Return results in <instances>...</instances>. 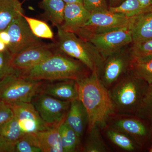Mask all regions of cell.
<instances>
[{"instance_id": "cell-18", "label": "cell", "mask_w": 152, "mask_h": 152, "mask_svg": "<svg viewBox=\"0 0 152 152\" xmlns=\"http://www.w3.org/2000/svg\"><path fill=\"white\" fill-rule=\"evenodd\" d=\"M59 127L34 133L42 152H63Z\"/></svg>"}, {"instance_id": "cell-39", "label": "cell", "mask_w": 152, "mask_h": 152, "mask_svg": "<svg viewBox=\"0 0 152 152\" xmlns=\"http://www.w3.org/2000/svg\"><path fill=\"white\" fill-rule=\"evenodd\" d=\"M150 152H152V145L151 147V149H150Z\"/></svg>"}, {"instance_id": "cell-38", "label": "cell", "mask_w": 152, "mask_h": 152, "mask_svg": "<svg viewBox=\"0 0 152 152\" xmlns=\"http://www.w3.org/2000/svg\"><path fill=\"white\" fill-rule=\"evenodd\" d=\"M7 49V46L3 42L0 40V52H3Z\"/></svg>"}, {"instance_id": "cell-16", "label": "cell", "mask_w": 152, "mask_h": 152, "mask_svg": "<svg viewBox=\"0 0 152 152\" xmlns=\"http://www.w3.org/2000/svg\"><path fill=\"white\" fill-rule=\"evenodd\" d=\"M88 116L81 102L76 99L71 102L65 122L80 137H81L88 127Z\"/></svg>"}, {"instance_id": "cell-15", "label": "cell", "mask_w": 152, "mask_h": 152, "mask_svg": "<svg viewBox=\"0 0 152 152\" xmlns=\"http://www.w3.org/2000/svg\"><path fill=\"white\" fill-rule=\"evenodd\" d=\"M40 93L63 101L71 102L79 99L77 83L74 80H63L48 84L45 83Z\"/></svg>"}, {"instance_id": "cell-9", "label": "cell", "mask_w": 152, "mask_h": 152, "mask_svg": "<svg viewBox=\"0 0 152 152\" xmlns=\"http://www.w3.org/2000/svg\"><path fill=\"white\" fill-rule=\"evenodd\" d=\"M83 39L93 44L104 60L133 43L130 26L107 32L90 35Z\"/></svg>"}, {"instance_id": "cell-21", "label": "cell", "mask_w": 152, "mask_h": 152, "mask_svg": "<svg viewBox=\"0 0 152 152\" xmlns=\"http://www.w3.org/2000/svg\"><path fill=\"white\" fill-rule=\"evenodd\" d=\"M65 6L63 0H43L41 3L45 16L56 27L63 24Z\"/></svg>"}, {"instance_id": "cell-3", "label": "cell", "mask_w": 152, "mask_h": 152, "mask_svg": "<svg viewBox=\"0 0 152 152\" xmlns=\"http://www.w3.org/2000/svg\"><path fill=\"white\" fill-rule=\"evenodd\" d=\"M56 45L59 51L78 60L91 72L99 77L104 62V58L93 44L80 37L74 33L66 31L57 27Z\"/></svg>"}, {"instance_id": "cell-32", "label": "cell", "mask_w": 152, "mask_h": 152, "mask_svg": "<svg viewBox=\"0 0 152 152\" xmlns=\"http://www.w3.org/2000/svg\"><path fill=\"white\" fill-rule=\"evenodd\" d=\"M83 5L91 13L108 11L106 0H83Z\"/></svg>"}, {"instance_id": "cell-11", "label": "cell", "mask_w": 152, "mask_h": 152, "mask_svg": "<svg viewBox=\"0 0 152 152\" xmlns=\"http://www.w3.org/2000/svg\"><path fill=\"white\" fill-rule=\"evenodd\" d=\"M57 51L55 43H43L12 56L11 66L15 70H26L42 62Z\"/></svg>"}, {"instance_id": "cell-22", "label": "cell", "mask_w": 152, "mask_h": 152, "mask_svg": "<svg viewBox=\"0 0 152 152\" xmlns=\"http://www.w3.org/2000/svg\"><path fill=\"white\" fill-rule=\"evenodd\" d=\"M63 152L77 151L80 146V137L65 122L59 127Z\"/></svg>"}, {"instance_id": "cell-31", "label": "cell", "mask_w": 152, "mask_h": 152, "mask_svg": "<svg viewBox=\"0 0 152 152\" xmlns=\"http://www.w3.org/2000/svg\"><path fill=\"white\" fill-rule=\"evenodd\" d=\"M12 55L7 49L0 52V80L14 70L11 64Z\"/></svg>"}, {"instance_id": "cell-25", "label": "cell", "mask_w": 152, "mask_h": 152, "mask_svg": "<svg viewBox=\"0 0 152 152\" xmlns=\"http://www.w3.org/2000/svg\"><path fill=\"white\" fill-rule=\"evenodd\" d=\"M152 8V7H144L138 0H126L116 7H109L108 10L112 12L122 14L128 18H132Z\"/></svg>"}, {"instance_id": "cell-14", "label": "cell", "mask_w": 152, "mask_h": 152, "mask_svg": "<svg viewBox=\"0 0 152 152\" xmlns=\"http://www.w3.org/2000/svg\"><path fill=\"white\" fill-rule=\"evenodd\" d=\"M110 127L130 136L141 145L148 138L149 130L141 119L134 118H123L114 121Z\"/></svg>"}, {"instance_id": "cell-13", "label": "cell", "mask_w": 152, "mask_h": 152, "mask_svg": "<svg viewBox=\"0 0 152 152\" xmlns=\"http://www.w3.org/2000/svg\"><path fill=\"white\" fill-rule=\"evenodd\" d=\"M91 14L83 4H66L64 22L60 27L66 31L75 33L86 23Z\"/></svg>"}, {"instance_id": "cell-28", "label": "cell", "mask_w": 152, "mask_h": 152, "mask_svg": "<svg viewBox=\"0 0 152 152\" xmlns=\"http://www.w3.org/2000/svg\"><path fill=\"white\" fill-rule=\"evenodd\" d=\"M136 115L152 124V83L148 85Z\"/></svg>"}, {"instance_id": "cell-1", "label": "cell", "mask_w": 152, "mask_h": 152, "mask_svg": "<svg viewBox=\"0 0 152 152\" xmlns=\"http://www.w3.org/2000/svg\"><path fill=\"white\" fill-rule=\"evenodd\" d=\"M77 82L79 99L88 114V132L95 127L100 129L104 128L115 113L108 90L101 83L96 73L91 72Z\"/></svg>"}, {"instance_id": "cell-6", "label": "cell", "mask_w": 152, "mask_h": 152, "mask_svg": "<svg viewBox=\"0 0 152 152\" xmlns=\"http://www.w3.org/2000/svg\"><path fill=\"white\" fill-rule=\"evenodd\" d=\"M135 17L128 18L122 14L112 12L109 10L91 13L86 23L75 34L83 39L90 35L128 27L130 26Z\"/></svg>"}, {"instance_id": "cell-10", "label": "cell", "mask_w": 152, "mask_h": 152, "mask_svg": "<svg viewBox=\"0 0 152 152\" xmlns=\"http://www.w3.org/2000/svg\"><path fill=\"white\" fill-rule=\"evenodd\" d=\"M23 15L15 19L6 30L10 37L7 49L12 56L43 43L33 34Z\"/></svg>"}, {"instance_id": "cell-7", "label": "cell", "mask_w": 152, "mask_h": 152, "mask_svg": "<svg viewBox=\"0 0 152 152\" xmlns=\"http://www.w3.org/2000/svg\"><path fill=\"white\" fill-rule=\"evenodd\" d=\"M31 103L50 128L58 127L65 121L71 104L42 93L36 95Z\"/></svg>"}, {"instance_id": "cell-23", "label": "cell", "mask_w": 152, "mask_h": 152, "mask_svg": "<svg viewBox=\"0 0 152 152\" xmlns=\"http://www.w3.org/2000/svg\"><path fill=\"white\" fill-rule=\"evenodd\" d=\"M106 135L114 145L122 149L129 152L138 150L140 145L130 136L109 127L106 131Z\"/></svg>"}, {"instance_id": "cell-30", "label": "cell", "mask_w": 152, "mask_h": 152, "mask_svg": "<svg viewBox=\"0 0 152 152\" xmlns=\"http://www.w3.org/2000/svg\"><path fill=\"white\" fill-rule=\"evenodd\" d=\"M130 51L133 59L152 56V39L131 44Z\"/></svg>"}, {"instance_id": "cell-26", "label": "cell", "mask_w": 152, "mask_h": 152, "mask_svg": "<svg viewBox=\"0 0 152 152\" xmlns=\"http://www.w3.org/2000/svg\"><path fill=\"white\" fill-rule=\"evenodd\" d=\"M100 129L93 128L89 131V136L82 151L86 152H106L108 148L101 135Z\"/></svg>"}, {"instance_id": "cell-5", "label": "cell", "mask_w": 152, "mask_h": 152, "mask_svg": "<svg viewBox=\"0 0 152 152\" xmlns=\"http://www.w3.org/2000/svg\"><path fill=\"white\" fill-rule=\"evenodd\" d=\"M45 82L23 77L14 69L0 80V99L13 104L31 102Z\"/></svg>"}, {"instance_id": "cell-24", "label": "cell", "mask_w": 152, "mask_h": 152, "mask_svg": "<svg viewBox=\"0 0 152 152\" xmlns=\"http://www.w3.org/2000/svg\"><path fill=\"white\" fill-rule=\"evenodd\" d=\"M130 72L149 85L152 83V56L133 59Z\"/></svg>"}, {"instance_id": "cell-29", "label": "cell", "mask_w": 152, "mask_h": 152, "mask_svg": "<svg viewBox=\"0 0 152 152\" xmlns=\"http://www.w3.org/2000/svg\"><path fill=\"white\" fill-rule=\"evenodd\" d=\"M16 152H42L34 133L25 134L15 145Z\"/></svg>"}, {"instance_id": "cell-27", "label": "cell", "mask_w": 152, "mask_h": 152, "mask_svg": "<svg viewBox=\"0 0 152 152\" xmlns=\"http://www.w3.org/2000/svg\"><path fill=\"white\" fill-rule=\"evenodd\" d=\"M33 34L40 39H54L53 32L46 23L40 20L30 18L23 14Z\"/></svg>"}, {"instance_id": "cell-2", "label": "cell", "mask_w": 152, "mask_h": 152, "mask_svg": "<svg viewBox=\"0 0 152 152\" xmlns=\"http://www.w3.org/2000/svg\"><path fill=\"white\" fill-rule=\"evenodd\" d=\"M20 75L37 80H80L91 71L78 60L58 51L43 62L26 70L18 71Z\"/></svg>"}, {"instance_id": "cell-35", "label": "cell", "mask_w": 152, "mask_h": 152, "mask_svg": "<svg viewBox=\"0 0 152 152\" xmlns=\"http://www.w3.org/2000/svg\"><path fill=\"white\" fill-rule=\"evenodd\" d=\"M126 0H108L109 7H114L120 5Z\"/></svg>"}, {"instance_id": "cell-33", "label": "cell", "mask_w": 152, "mask_h": 152, "mask_svg": "<svg viewBox=\"0 0 152 152\" xmlns=\"http://www.w3.org/2000/svg\"><path fill=\"white\" fill-rule=\"evenodd\" d=\"M14 117V112L10 104L0 99V126Z\"/></svg>"}, {"instance_id": "cell-34", "label": "cell", "mask_w": 152, "mask_h": 152, "mask_svg": "<svg viewBox=\"0 0 152 152\" xmlns=\"http://www.w3.org/2000/svg\"><path fill=\"white\" fill-rule=\"evenodd\" d=\"M0 40L3 42L7 46L10 44V36L6 30L0 32Z\"/></svg>"}, {"instance_id": "cell-8", "label": "cell", "mask_w": 152, "mask_h": 152, "mask_svg": "<svg viewBox=\"0 0 152 152\" xmlns=\"http://www.w3.org/2000/svg\"><path fill=\"white\" fill-rule=\"evenodd\" d=\"M128 46L107 57L104 61L99 77L108 90L130 72L133 59Z\"/></svg>"}, {"instance_id": "cell-36", "label": "cell", "mask_w": 152, "mask_h": 152, "mask_svg": "<svg viewBox=\"0 0 152 152\" xmlns=\"http://www.w3.org/2000/svg\"><path fill=\"white\" fill-rule=\"evenodd\" d=\"M144 7H152V0H138Z\"/></svg>"}, {"instance_id": "cell-20", "label": "cell", "mask_w": 152, "mask_h": 152, "mask_svg": "<svg viewBox=\"0 0 152 152\" xmlns=\"http://www.w3.org/2000/svg\"><path fill=\"white\" fill-rule=\"evenodd\" d=\"M23 134L15 117L0 126L1 141L10 152H15L16 143Z\"/></svg>"}, {"instance_id": "cell-37", "label": "cell", "mask_w": 152, "mask_h": 152, "mask_svg": "<svg viewBox=\"0 0 152 152\" xmlns=\"http://www.w3.org/2000/svg\"><path fill=\"white\" fill-rule=\"evenodd\" d=\"M66 4H83V0H63Z\"/></svg>"}, {"instance_id": "cell-19", "label": "cell", "mask_w": 152, "mask_h": 152, "mask_svg": "<svg viewBox=\"0 0 152 152\" xmlns=\"http://www.w3.org/2000/svg\"><path fill=\"white\" fill-rule=\"evenodd\" d=\"M23 14L19 0H0V32L7 29L15 19Z\"/></svg>"}, {"instance_id": "cell-17", "label": "cell", "mask_w": 152, "mask_h": 152, "mask_svg": "<svg viewBox=\"0 0 152 152\" xmlns=\"http://www.w3.org/2000/svg\"><path fill=\"white\" fill-rule=\"evenodd\" d=\"M132 43L152 39V8L134 17L130 26Z\"/></svg>"}, {"instance_id": "cell-4", "label": "cell", "mask_w": 152, "mask_h": 152, "mask_svg": "<svg viewBox=\"0 0 152 152\" xmlns=\"http://www.w3.org/2000/svg\"><path fill=\"white\" fill-rule=\"evenodd\" d=\"M148 85L130 72L120 79L108 90L115 113L136 115Z\"/></svg>"}, {"instance_id": "cell-12", "label": "cell", "mask_w": 152, "mask_h": 152, "mask_svg": "<svg viewBox=\"0 0 152 152\" xmlns=\"http://www.w3.org/2000/svg\"><path fill=\"white\" fill-rule=\"evenodd\" d=\"M11 105L14 117L24 134L35 133L51 128L42 120L31 103L21 102Z\"/></svg>"}]
</instances>
